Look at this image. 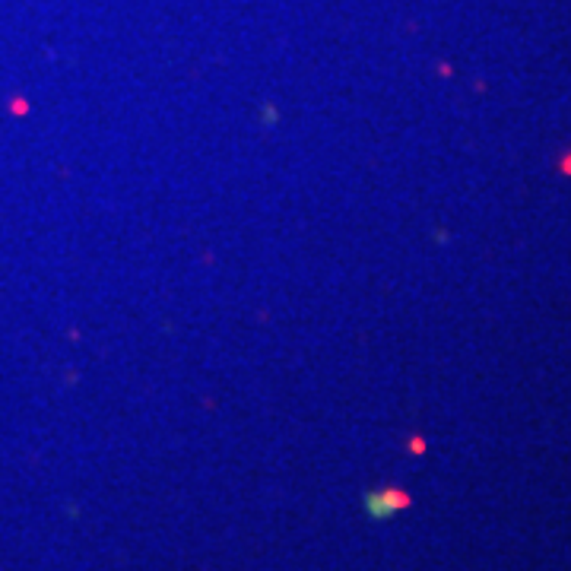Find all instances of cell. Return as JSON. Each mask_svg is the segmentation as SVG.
Instances as JSON below:
<instances>
[{"label": "cell", "instance_id": "6da1fadb", "mask_svg": "<svg viewBox=\"0 0 571 571\" xmlns=\"http://www.w3.org/2000/svg\"><path fill=\"white\" fill-rule=\"evenodd\" d=\"M410 505V496L400 492V489H387V492H375V496L365 498V508L372 517H391L397 508H406Z\"/></svg>", "mask_w": 571, "mask_h": 571}, {"label": "cell", "instance_id": "7a4b0ae2", "mask_svg": "<svg viewBox=\"0 0 571 571\" xmlns=\"http://www.w3.org/2000/svg\"><path fill=\"white\" fill-rule=\"evenodd\" d=\"M565 168H568V172H571V162H565Z\"/></svg>", "mask_w": 571, "mask_h": 571}]
</instances>
